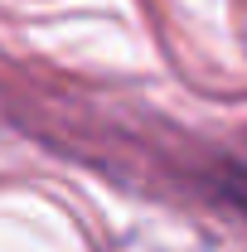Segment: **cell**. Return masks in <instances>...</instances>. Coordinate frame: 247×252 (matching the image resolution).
<instances>
[]
</instances>
